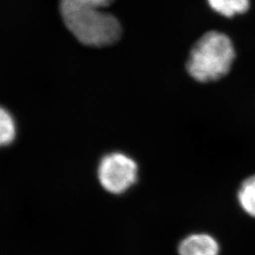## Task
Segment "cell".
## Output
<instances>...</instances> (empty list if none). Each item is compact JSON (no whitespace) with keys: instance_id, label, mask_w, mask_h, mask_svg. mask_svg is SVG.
I'll return each mask as SVG.
<instances>
[{"instance_id":"obj_3","label":"cell","mask_w":255,"mask_h":255,"mask_svg":"<svg viewBox=\"0 0 255 255\" xmlns=\"http://www.w3.org/2000/svg\"><path fill=\"white\" fill-rule=\"evenodd\" d=\"M138 165L129 156L113 152L101 159L98 177L101 186L112 194H122L136 182Z\"/></svg>"},{"instance_id":"obj_5","label":"cell","mask_w":255,"mask_h":255,"mask_svg":"<svg viewBox=\"0 0 255 255\" xmlns=\"http://www.w3.org/2000/svg\"><path fill=\"white\" fill-rule=\"evenodd\" d=\"M211 9L220 15L232 18L250 9V0H207Z\"/></svg>"},{"instance_id":"obj_6","label":"cell","mask_w":255,"mask_h":255,"mask_svg":"<svg viewBox=\"0 0 255 255\" xmlns=\"http://www.w3.org/2000/svg\"><path fill=\"white\" fill-rule=\"evenodd\" d=\"M237 197L241 208L249 216L255 218V175L242 182Z\"/></svg>"},{"instance_id":"obj_1","label":"cell","mask_w":255,"mask_h":255,"mask_svg":"<svg viewBox=\"0 0 255 255\" xmlns=\"http://www.w3.org/2000/svg\"><path fill=\"white\" fill-rule=\"evenodd\" d=\"M114 1L60 0L61 16L68 30L84 46H111L122 35L119 19L103 11Z\"/></svg>"},{"instance_id":"obj_4","label":"cell","mask_w":255,"mask_h":255,"mask_svg":"<svg viewBox=\"0 0 255 255\" xmlns=\"http://www.w3.org/2000/svg\"><path fill=\"white\" fill-rule=\"evenodd\" d=\"M180 255H219L216 238L207 234H195L185 237L179 246Z\"/></svg>"},{"instance_id":"obj_7","label":"cell","mask_w":255,"mask_h":255,"mask_svg":"<svg viewBox=\"0 0 255 255\" xmlns=\"http://www.w3.org/2000/svg\"><path fill=\"white\" fill-rule=\"evenodd\" d=\"M15 137V120L8 110L0 106V147L10 145Z\"/></svg>"},{"instance_id":"obj_2","label":"cell","mask_w":255,"mask_h":255,"mask_svg":"<svg viewBox=\"0 0 255 255\" xmlns=\"http://www.w3.org/2000/svg\"><path fill=\"white\" fill-rule=\"evenodd\" d=\"M236 60V49L231 38L223 32H206L192 47L186 69L200 82L218 81L230 72Z\"/></svg>"}]
</instances>
